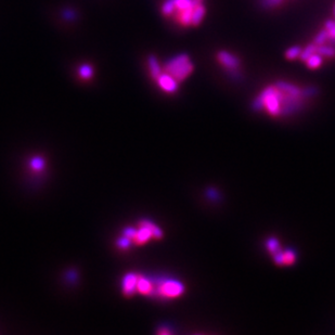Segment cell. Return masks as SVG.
Listing matches in <instances>:
<instances>
[{
	"label": "cell",
	"instance_id": "6da1fadb",
	"mask_svg": "<svg viewBox=\"0 0 335 335\" xmlns=\"http://www.w3.org/2000/svg\"><path fill=\"white\" fill-rule=\"evenodd\" d=\"M317 93L312 86L275 81L260 90L253 101V109L270 118H286L302 111Z\"/></svg>",
	"mask_w": 335,
	"mask_h": 335
},
{
	"label": "cell",
	"instance_id": "7a4b0ae2",
	"mask_svg": "<svg viewBox=\"0 0 335 335\" xmlns=\"http://www.w3.org/2000/svg\"><path fill=\"white\" fill-rule=\"evenodd\" d=\"M299 50L297 60L309 70H318L335 59V3L331 17L324 21L310 41L299 46Z\"/></svg>",
	"mask_w": 335,
	"mask_h": 335
},
{
	"label": "cell",
	"instance_id": "3957f363",
	"mask_svg": "<svg viewBox=\"0 0 335 335\" xmlns=\"http://www.w3.org/2000/svg\"><path fill=\"white\" fill-rule=\"evenodd\" d=\"M164 17L183 29L198 28L207 14L205 0H165L161 8Z\"/></svg>",
	"mask_w": 335,
	"mask_h": 335
},
{
	"label": "cell",
	"instance_id": "277c9868",
	"mask_svg": "<svg viewBox=\"0 0 335 335\" xmlns=\"http://www.w3.org/2000/svg\"><path fill=\"white\" fill-rule=\"evenodd\" d=\"M163 71L169 74L180 84L190 77L191 74L193 73L194 64L188 55L182 53V55L175 56L165 63Z\"/></svg>",
	"mask_w": 335,
	"mask_h": 335
},
{
	"label": "cell",
	"instance_id": "5b68a950",
	"mask_svg": "<svg viewBox=\"0 0 335 335\" xmlns=\"http://www.w3.org/2000/svg\"><path fill=\"white\" fill-rule=\"evenodd\" d=\"M216 62L228 76L233 79L241 78L243 63L242 59L230 50H219L216 53Z\"/></svg>",
	"mask_w": 335,
	"mask_h": 335
},
{
	"label": "cell",
	"instance_id": "8992f818",
	"mask_svg": "<svg viewBox=\"0 0 335 335\" xmlns=\"http://www.w3.org/2000/svg\"><path fill=\"white\" fill-rule=\"evenodd\" d=\"M139 230H135L134 236L131 240H134L137 244H143L150 240L151 238L161 239L163 237V232L161 229L152 222L143 220L139 223Z\"/></svg>",
	"mask_w": 335,
	"mask_h": 335
},
{
	"label": "cell",
	"instance_id": "52a82bcc",
	"mask_svg": "<svg viewBox=\"0 0 335 335\" xmlns=\"http://www.w3.org/2000/svg\"><path fill=\"white\" fill-rule=\"evenodd\" d=\"M184 292V286L176 280H166L158 285L156 294L164 299H177Z\"/></svg>",
	"mask_w": 335,
	"mask_h": 335
},
{
	"label": "cell",
	"instance_id": "ba28073f",
	"mask_svg": "<svg viewBox=\"0 0 335 335\" xmlns=\"http://www.w3.org/2000/svg\"><path fill=\"white\" fill-rule=\"evenodd\" d=\"M155 81L158 85V87L161 88L164 92H167V93L176 92L179 86V83L176 81V79L172 77L169 74L165 73L164 71L161 75L155 79Z\"/></svg>",
	"mask_w": 335,
	"mask_h": 335
},
{
	"label": "cell",
	"instance_id": "9c48e42d",
	"mask_svg": "<svg viewBox=\"0 0 335 335\" xmlns=\"http://www.w3.org/2000/svg\"><path fill=\"white\" fill-rule=\"evenodd\" d=\"M276 265L279 266H292L295 264L296 253L292 249H286V251H281L273 256Z\"/></svg>",
	"mask_w": 335,
	"mask_h": 335
},
{
	"label": "cell",
	"instance_id": "30bf717a",
	"mask_svg": "<svg viewBox=\"0 0 335 335\" xmlns=\"http://www.w3.org/2000/svg\"><path fill=\"white\" fill-rule=\"evenodd\" d=\"M138 279H139V275L129 274H127L124 280H123V291L127 296H130L137 292V283Z\"/></svg>",
	"mask_w": 335,
	"mask_h": 335
},
{
	"label": "cell",
	"instance_id": "8fae6325",
	"mask_svg": "<svg viewBox=\"0 0 335 335\" xmlns=\"http://www.w3.org/2000/svg\"><path fill=\"white\" fill-rule=\"evenodd\" d=\"M291 1H293V0H259V4L266 10L274 11V10L284 7L285 4H288Z\"/></svg>",
	"mask_w": 335,
	"mask_h": 335
},
{
	"label": "cell",
	"instance_id": "7c38bea8",
	"mask_svg": "<svg viewBox=\"0 0 335 335\" xmlns=\"http://www.w3.org/2000/svg\"><path fill=\"white\" fill-rule=\"evenodd\" d=\"M148 66L149 71H150V75L152 76L153 79H156L163 73V66L159 64V62L155 57L152 56L149 58Z\"/></svg>",
	"mask_w": 335,
	"mask_h": 335
},
{
	"label": "cell",
	"instance_id": "4fadbf2b",
	"mask_svg": "<svg viewBox=\"0 0 335 335\" xmlns=\"http://www.w3.org/2000/svg\"><path fill=\"white\" fill-rule=\"evenodd\" d=\"M152 290L153 288H152V284L150 281L142 278V276H139V279H138V283H137V292L147 295V294H151Z\"/></svg>",
	"mask_w": 335,
	"mask_h": 335
},
{
	"label": "cell",
	"instance_id": "5bb4252c",
	"mask_svg": "<svg viewBox=\"0 0 335 335\" xmlns=\"http://www.w3.org/2000/svg\"><path fill=\"white\" fill-rule=\"evenodd\" d=\"M267 248H268V251L269 253L273 255V256H274L275 254H278L281 249V246H280V243L279 241L276 240V239H269V240L267 241Z\"/></svg>",
	"mask_w": 335,
	"mask_h": 335
},
{
	"label": "cell",
	"instance_id": "9a60e30c",
	"mask_svg": "<svg viewBox=\"0 0 335 335\" xmlns=\"http://www.w3.org/2000/svg\"><path fill=\"white\" fill-rule=\"evenodd\" d=\"M92 74H93V71L91 66L83 65L81 68H79V75H81V77H83L84 79H89L92 76Z\"/></svg>",
	"mask_w": 335,
	"mask_h": 335
},
{
	"label": "cell",
	"instance_id": "2e32d148",
	"mask_svg": "<svg viewBox=\"0 0 335 335\" xmlns=\"http://www.w3.org/2000/svg\"><path fill=\"white\" fill-rule=\"evenodd\" d=\"M31 167H33L35 171H39L42 167H44V161L41 158L36 157L31 161Z\"/></svg>",
	"mask_w": 335,
	"mask_h": 335
},
{
	"label": "cell",
	"instance_id": "e0dca14e",
	"mask_svg": "<svg viewBox=\"0 0 335 335\" xmlns=\"http://www.w3.org/2000/svg\"><path fill=\"white\" fill-rule=\"evenodd\" d=\"M129 244H130V239L129 238H124V239H122L121 241H119V245L122 247V248H126V247H128L129 246Z\"/></svg>",
	"mask_w": 335,
	"mask_h": 335
},
{
	"label": "cell",
	"instance_id": "ac0fdd59",
	"mask_svg": "<svg viewBox=\"0 0 335 335\" xmlns=\"http://www.w3.org/2000/svg\"><path fill=\"white\" fill-rule=\"evenodd\" d=\"M158 333H159V334H169L171 332L167 331V330H162V331H159Z\"/></svg>",
	"mask_w": 335,
	"mask_h": 335
}]
</instances>
